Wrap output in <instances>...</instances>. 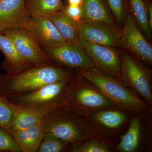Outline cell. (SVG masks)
Instances as JSON below:
<instances>
[{"instance_id":"cell-1","label":"cell","mask_w":152,"mask_h":152,"mask_svg":"<svg viewBox=\"0 0 152 152\" xmlns=\"http://www.w3.org/2000/svg\"><path fill=\"white\" fill-rule=\"evenodd\" d=\"M42 124L45 134L66 142L72 148L92 139L110 145L107 139L84 117L65 106L52 110L44 118Z\"/></svg>"},{"instance_id":"cell-2","label":"cell","mask_w":152,"mask_h":152,"mask_svg":"<svg viewBox=\"0 0 152 152\" xmlns=\"http://www.w3.org/2000/svg\"><path fill=\"white\" fill-rule=\"evenodd\" d=\"M74 73L56 64L34 66L14 75H0V96L7 98L70 79Z\"/></svg>"},{"instance_id":"cell-3","label":"cell","mask_w":152,"mask_h":152,"mask_svg":"<svg viewBox=\"0 0 152 152\" xmlns=\"http://www.w3.org/2000/svg\"><path fill=\"white\" fill-rule=\"evenodd\" d=\"M77 71L94 84L116 108L139 115L151 111V105L140 99L121 80L107 75L95 68Z\"/></svg>"},{"instance_id":"cell-4","label":"cell","mask_w":152,"mask_h":152,"mask_svg":"<svg viewBox=\"0 0 152 152\" xmlns=\"http://www.w3.org/2000/svg\"><path fill=\"white\" fill-rule=\"evenodd\" d=\"M64 106L85 118L98 111L116 108L94 84L77 73L67 86Z\"/></svg>"},{"instance_id":"cell-5","label":"cell","mask_w":152,"mask_h":152,"mask_svg":"<svg viewBox=\"0 0 152 152\" xmlns=\"http://www.w3.org/2000/svg\"><path fill=\"white\" fill-rule=\"evenodd\" d=\"M142 61L129 52H121V80L135 94L152 104V71Z\"/></svg>"},{"instance_id":"cell-6","label":"cell","mask_w":152,"mask_h":152,"mask_svg":"<svg viewBox=\"0 0 152 152\" xmlns=\"http://www.w3.org/2000/svg\"><path fill=\"white\" fill-rule=\"evenodd\" d=\"M71 78L49 84L31 91L6 98L15 105L23 108L52 104L64 105L65 93Z\"/></svg>"},{"instance_id":"cell-7","label":"cell","mask_w":152,"mask_h":152,"mask_svg":"<svg viewBox=\"0 0 152 152\" xmlns=\"http://www.w3.org/2000/svg\"><path fill=\"white\" fill-rule=\"evenodd\" d=\"M0 33L8 37L20 54L34 66L56 64L26 28H11Z\"/></svg>"},{"instance_id":"cell-8","label":"cell","mask_w":152,"mask_h":152,"mask_svg":"<svg viewBox=\"0 0 152 152\" xmlns=\"http://www.w3.org/2000/svg\"><path fill=\"white\" fill-rule=\"evenodd\" d=\"M123 26L118 47L138 58L146 64L151 66V45L129 12Z\"/></svg>"},{"instance_id":"cell-9","label":"cell","mask_w":152,"mask_h":152,"mask_svg":"<svg viewBox=\"0 0 152 152\" xmlns=\"http://www.w3.org/2000/svg\"><path fill=\"white\" fill-rule=\"evenodd\" d=\"M95 68L103 73L121 80V52L115 47L102 45L80 40Z\"/></svg>"},{"instance_id":"cell-10","label":"cell","mask_w":152,"mask_h":152,"mask_svg":"<svg viewBox=\"0 0 152 152\" xmlns=\"http://www.w3.org/2000/svg\"><path fill=\"white\" fill-rule=\"evenodd\" d=\"M121 30L116 25L81 20L79 23V38L93 43L117 48Z\"/></svg>"},{"instance_id":"cell-11","label":"cell","mask_w":152,"mask_h":152,"mask_svg":"<svg viewBox=\"0 0 152 152\" xmlns=\"http://www.w3.org/2000/svg\"><path fill=\"white\" fill-rule=\"evenodd\" d=\"M54 62L62 66L77 70L95 68L83 46L68 43L54 48H43Z\"/></svg>"},{"instance_id":"cell-12","label":"cell","mask_w":152,"mask_h":152,"mask_svg":"<svg viewBox=\"0 0 152 152\" xmlns=\"http://www.w3.org/2000/svg\"><path fill=\"white\" fill-rule=\"evenodd\" d=\"M42 48H54L66 45L54 23L47 17H31L26 27Z\"/></svg>"},{"instance_id":"cell-13","label":"cell","mask_w":152,"mask_h":152,"mask_svg":"<svg viewBox=\"0 0 152 152\" xmlns=\"http://www.w3.org/2000/svg\"><path fill=\"white\" fill-rule=\"evenodd\" d=\"M26 0H0V32L15 27L26 28L31 18Z\"/></svg>"},{"instance_id":"cell-14","label":"cell","mask_w":152,"mask_h":152,"mask_svg":"<svg viewBox=\"0 0 152 152\" xmlns=\"http://www.w3.org/2000/svg\"><path fill=\"white\" fill-rule=\"evenodd\" d=\"M61 106L63 105L52 104L27 108H20L17 106L10 132L11 131L23 129L42 122L44 118L50 112Z\"/></svg>"},{"instance_id":"cell-15","label":"cell","mask_w":152,"mask_h":152,"mask_svg":"<svg viewBox=\"0 0 152 152\" xmlns=\"http://www.w3.org/2000/svg\"><path fill=\"white\" fill-rule=\"evenodd\" d=\"M0 49L5 57L1 68L5 71L6 74L14 75L18 73L34 66L20 54L8 37L1 33Z\"/></svg>"},{"instance_id":"cell-16","label":"cell","mask_w":152,"mask_h":152,"mask_svg":"<svg viewBox=\"0 0 152 152\" xmlns=\"http://www.w3.org/2000/svg\"><path fill=\"white\" fill-rule=\"evenodd\" d=\"M10 133L16 142L20 152H37L44 135L42 123L23 129L11 131Z\"/></svg>"},{"instance_id":"cell-17","label":"cell","mask_w":152,"mask_h":152,"mask_svg":"<svg viewBox=\"0 0 152 152\" xmlns=\"http://www.w3.org/2000/svg\"><path fill=\"white\" fill-rule=\"evenodd\" d=\"M85 118L98 130L100 127L102 129H114L126 121L128 115L124 112L113 108L95 112Z\"/></svg>"},{"instance_id":"cell-18","label":"cell","mask_w":152,"mask_h":152,"mask_svg":"<svg viewBox=\"0 0 152 152\" xmlns=\"http://www.w3.org/2000/svg\"><path fill=\"white\" fill-rule=\"evenodd\" d=\"M82 7V20L115 25L113 17L104 0H84Z\"/></svg>"},{"instance_id":"cell-19","label":"cell","mask_w":152,"mask_h":152,"mask_svg":"<svg viewBox=\"0 0 152 152\" xmlns=\"http://www.w3.org/2000/svg\"><path fill=\"white\" fill-rule=\"evenodd\" d=\"M68 43H80L79 23L72 20L67 15L63 10L58 11L49 17Z\"/></svg>"},{"instance_id":"cell-20","label":"cell","mask_w":152,"mask_h":152,"mask_svg":"<svg viewBox=\"0 0 152 152\" xmlns=\"http://www.w3.org/2000/svg\"><path fill=\"white\" fill-rule=\"evenodd\" d=\"M25 5L31 16L47 18L65 7L62 0H26Z\"/></svg>"},{"instance_id":"cell-21","label":"cell","mask_w":152,"mask_h":152,"mask_svg":"<svg viewBox=\"0 0 152 152\" xmlns=\"http://www.w3.org/2000/svg\"><path fill=\"white\" fill-rule=\"evenodd\" d=\"M140 120L134 117L130 122L126 133L122 136L121 142L116 147L117 149L122 152L135 151L140 143Z\"/></svg>"},{"instance_id":"cell-22","label":"cell","mask_w":152,"mask_h":152,"mask_svg":"<svg viewBox=\"0 0 152 152\" xmlns=\"http://www.w3.org/2000/svg\"><path fill=\"white\" fill-rule=\"evenodd\" d=\"M127 3L129 12L144 35L151 42L152 30L149 24L144 0H127Z\"/></svg>"},{"instance_id":"cell-23","label":"cell","mask_w":152,"mask_h":152,"mask_svg":"<svg viewBox=\"0 0 152 152\" xmlns=\"http://www.w3.org/2000/svg\"><path fill=\"white\" fill-rule=\"evenodd\" d=\"M72 147L66 142L49 134H45L38 152H61L70 151Z\"/></svg>"},{"instance_id":"cell-24","label":"cell","mask_w":152,"mask_h":152,"mask_svg":"<svg viewBox=\"0 0 152 152\" xmlns=\"http://www.w3.org/2000/svg\"><path fill=\"white\" fill-rule=\"evenodd\" d=\"M17 107L0 96V127L10 132Z\"/></svg>"},{"instance_id":"cell-25","label":"cell","mask_w":152,"mask_h":152,"mask_svg":"<svg viewBox=\"0 0 152 152\" xmlns=\"http://www.w3.org/2000/svg\"><path fill=\"white\" fill-rule=\"evenodd\" d=\"M118 25L124 24L128 13L127 0H104Z\"/></svg>"},{"instance_id":"cell-26","label":"cell","mask_w":152,"mask_h":152,"mask_svg":"<svg viewBox=\"0 0 152 152\" xmlns=\"http://www.w3.org/2000/svg\"><path fill=\"white\" fill-rule=\"evenodd\" d=\"M110 145L105 142L92 139L73 147L72 152H110Z\"/></svg>"},{"instance_id":"cell-27","label":"cell","mask_w":152,"mask_h":152,"mask_svg":"<svg viewBox=\"0 0 152 152\" xmlns=\"http://www.w3.org/2000/svg\"><path fill=\"white\" fill-rule=\"evenodd\" d=\"M20 152L13 137L7 131L0 127V152Z\"/></svg>"},{"instance_id":"cell-28","label":"cell","mask_w":152,"mask_h":152,"mask_svg":"<svg viewBox=\"0 0 152 152\" xmlns=\"http://www.w3.org/2000/svg\"><path fill=\"white\" fill-rule=\"evenodd\" d=\"M65 13L72 20L77 22H80L82 20V6H75L67 5L65 6L63 9Z\"/></svg>"},{"instance_id":"cell-29","label":"cell","mask_w":152,"mask_h":152,"mask_svg":"<svg viewBox=\"0 0 152 152\" xmlns=\"http://www.w3.org/2000/svg\"><path fill=\"white\" fill-rule=\"evenodd\" d=\"M145 6L146 10L149 24L151 28L152 29V4L151 0H144Z\"/></svg>"},{"instance_id":"cell-30","label":"cell","mask_w":152,"mask_h":152,"mask_svg":"<svg viewBox=\"0 0 152 152\" xmlns=\"http://www.w3.org/2000/svg\"><path fill=\"white\" fill-rule=\"evenodd\" d=\"M84 0H67L68 4L70 5L80 6H82Z\"/></svg>"}]
</instances>
